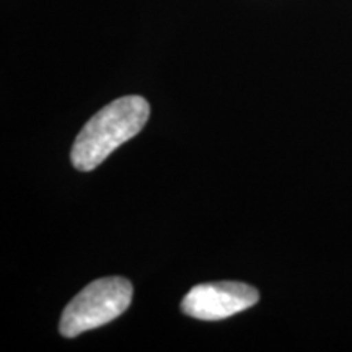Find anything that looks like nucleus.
Listing matches in <instances>:
<instances>
[{"label":"nucleus","instance_id":"f257e3e1","mask_svg":"<svg viewBox=\"0 0 352 352\" xmlns=\"http://www.w3.org/2000/svg\"><path fill=\"white\" fill-rule=\"evenodd\" d=\"M151 116L147 100L138 95L121 96L101 108L82 127L72 145L70 160L80 171L95 170L109 153L138 135Z\"/></svg>","mask_w":352,"mask_h":352},{"label":"nucleus","instance_id":"f03ea898","mask_svg":"<svg viewBox=\"0 0 352 352\" xmlns=\"http://www.w3.org/2000/svg\"><path fill=\"white\" fill-rule=\"evenodd\" d=\"M132 300V285L124 277H103L88 284L65 307L59 331L65 338L100 328L124 314Z\"/></svg>","mask_w":352,"mask_h":352},{"label":"nucleus","instance_id":"7ed1b4c3","mask_svg":"<svg viewBox=\"0 0 352 352\" xmlns=\"http://www.w3.org/2000/svg\"><path fill=\"white\" fill-rule=\"evenodd\" d=\"M259 300V292L243 283H209L195 285L182 302L183 314L196 320L215 321L248 310Z\"/></svg>","mask_w":352,"mask_h":352}]
</instances>
